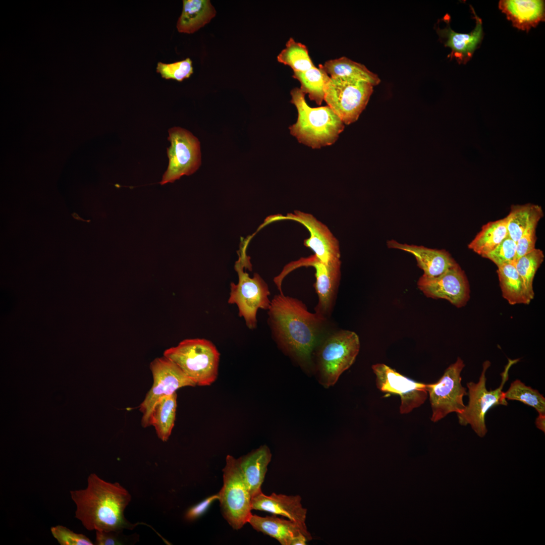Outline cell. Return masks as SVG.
Wrapping results in <instances>:
<instances>
[{
	"instance_id": "cell-18",
	"label": "cell",
	"mask_w": 545,
	"mask_h": 545,
	"mask_svg": "<svg viewBox=\"0 0 545 545\" xmlns=\"http://www.w3.org/2000/svg\"><path fill=\"white\" fill-rule=\"evenodd\" d=\"M256 530L277 540L282 545H305L312 539L308 531L290 519L276 515L261 517L252 514L248 522Z\"/></svg>"
},
{
	"instance_id": "cell-10",
	"label": "cell",
	"mask_w": 545,
	"mask_h": 545,
	"mask_svg": "<svg viewBox=\"0 0 545 545\" xmlns=\"http://www.w3.org/2000/svg\"><path fill=\"white\" fill-rule=\"evenodd\" d=\"M341 265L340 259L325 263L313 254L288 264L281 274L275 278L274 282L280 289L283 279L291 271L301 266L313 267L316 279L314 287L318 297V302L314 308L315 313L321 317L329 319L335 303L340 283Z\"/></svg>"
},
{
	"instance_id": "cell-28",
	"label": "cell",
	"mask_w": 545,
	"mask_h": 545,
	"mask_svg": "<svg viewBox=\"0 0 545 545\" xmlns=\"http://www.w3.org/2000/svg\"><path fill=\"white\" fill-rule=\"evenodd\" d=\"M498 275L503 297L511 305L528 304V298L514 263L498 267Z\"/></svg>"
},
{
	"instance_id": "cell-34",
	"label": "cell",
	"mask_w": 545,
	"mask_h": 545,
	"mask_svg": "<svg viewBox=\"0 0 545 545\" xmlns=\"http://www.w3.org/2000/svg\"><path fill=\"white\" fill-rule=\"evenodd\" d=\"M483 257L490 260L498 267L514 263L516 258V242L508 235L497 247Z\"/></svg>"
},
{
	"instance_id": "cell-14",
	"label": "cell",
	"mask_w": 545,
	"mask_h": 545,
	"mask_svg": "<svg viewBox=\"0 0 545 545\" xmlns=\"http://www.w3.org/2000/svg\"><path fill=\"white\" fill-rule=\"evenodd\" d=\"M372 369L378 390L400 396L401 414L410 413L426 401V384L410 379L383 363L374 364Z\"/></svg>"
},
{
	"instance_id": "cell-26",
	"label": "cell",
	"mask_w": 545,
	"mask_h": 545,
	"mask_svg": "<svg viewBox=\"0 0 545 545\" xmlns=\"http://www.w3.org/2000/svg\"><path fill=\"white\" fill-rule=\"evenodd\" d=\"M507 217L489 222L468 244V248L481 256L493 250L508 235Z\"/></svg>"
},
{
	"instance_id": "cell-2",
	"label": "cell",
	"mask_w": 545,
	"mask_h": 545,
	"mask_svg": "<svg viewBox=\"0 0 545 545\" xmlns=\"http://www.w3.org/2000/svg\"><path fill=\"white\" fill-rule=\"evenodd\" d=\"M70 496L76 506L75 517L88 530H132L140 524L132 523L125 517L132 498L118 482H107L91 473L86 488L71 490Z\"/></svg>"
},
{
	"instance_id": "cell-33",
	"label": "cell",
	"mask_w": 545,
	"mask_h": 545,
	"mask_svg": "<svg viewBox=\"0 0 545 545\" xmlns=\"http://www.w3.org/2000/svg\"><path fill=\"white\" fill-rule=\"evenodd\" d=\"M156 70L162 78L179 82L189 78L193 73L192 62L190 58L170 64L158 62Z\"/></svg>"
},
{
	"instance_id": "cell-22",
	"label": "cell",
	"mask_w": 545,
	"mask_h": 545,
	"mask_svg": "<svg viewBox=\"0 0 545 545\" xmlns=\"http://www.w3.org/2000/svg\"><path fill=\"white\" fill-rule=\"evenodd\" d=\"M271 458L269 449L263 445L237 459L241 472L252 498L262 492L261 486Z\"/></svg>"
},
{
	"instance_id": "cell-4",
	"label": "cell",
	"mask_w": 545,
	"mask_h": 545,
	"mask_svg": "<svg viewBox=\"0 0 545 545\" xmlns=\"http://www.w3.org/2000/svg\"><path fill=\"white\" fill-rule=\"evenodd\" d=\"M356 333L345 330H330L322 338L313 355V370L319 383L328 388L354 362L360 350Z\"/></svg>"
},
{
	"instance_id": "cell-20",
	"label": "cell",
	"mask_w": 545,
	"mask_h": 545,
	"mask_svg": "<svg viewBox=\"0 0 545 545\" xmlns=\"http://www.w3.org/2000/svg\"><path fill=\"white\" fill-rule=\"evenodd\" d=\"M387 245L389 248L403 250L414 255L417 265L424 272L423 275L428 277H438L458 264L445 250L402 244L394 240L388 241Z\"/></svg>"
},
{
	"instance_id": "cell-29",
	"label": "cell",
	"mask_w": 545,
	"mask_h": 545,
	"mask_svg": "<svg viewBox=\"0 0 545 545\" xmlns=\"http://www.w3.org/2000/svg\"><path fill=\"white\" fill-rule=\"evenodd\" d=\"M292 77L298 80L300 89L308 94L311 100L320 105L324 100L325 88L330 76L321 68L316 66L304 72H294Z\"/></svg>"
},
{
	"instance_id": "cell-40",
	"label": "cell",
	"mask_w": 545,
	"mask_h": 545,
	"mask_svg": "<svg viewBox=\"0 0 545 545\" xmlns=\"http://www.w3.org/2000/svg\"><path fill=\"white\" fill-rule=\"evenodd\" d=\"M71 215L75 220H78V221H81L82 222H90V220H85L83 219L82 217L79 216V215L78 214V213H77L76 212H73L72 213H71Z\"/></svg>"
},
{
	"instance_id": "cell-30",
	"label": "cell",
	"mask_w": 545,
	"mask_h": 545,
	"mask_svg": "<svg viewBox=\"0 0 545 545\" xmlns=\"http://www.w3.org/2000/svg\"><path fill=\"white\" fill-rule=\"evenodd\" d=\"M277 60L289 66L293 72H304L315 67L309 55L307 46L292 37L286 42L285 48L278 55Z\"/></svg>"
},
{
	"instance_id": "cell-38",
	"label": "cell",
	"mask_w": 545,
	"mask_h": 545,
	"mask_svg": "<svg viewBox=\"0 0 545 545\" xmlns=\"http://www.w3.org/2000/svg\"><path fill=\"white\" fill-rule=\"evenodd\" d=\"M219 495L217 494L208 497L188 509L185 515V518L188 521H193L200 517L207 510L210 505L216 500H219Z\"/></svg>"
},
{
	"instance_id": "cell-17",
	"label": "cell",
	"mask_w": 545,
	"mask_h": 545,
	"mask_svg": "<svg viewBox=\"0 0 545 545\" xmlns=\"http://www.w3.org/2000/svg\"><path fill=\"white\" fill-rule=\"evenodd\" d=\"M470 7L475 20V26L470 33H457L453 30L450 27L451 18L448 14L443 19L446 23V26L443 29L438 27L436 29L441 41L446 47L451 49L448 57L451 60L455 59L459 64H466L471 59L475 50L479 47L484 36L482 20L472 7L470 6Z\"/></svg>"
},
{
	"instance_id": "cell-6",
	"label": "cell",
	"mask_w": 545,
	"mask_h": 545,
	"mask_svg": "<svg viewBox=\"0 0 545 545\" xmlns=\"http://www.w3.org/2000/svg\"><path fill=\"white\" fill-rule=\"evenodd\" d=\"M234 267L238 276V282L237 284L231 283L228 303L237 306L239 315L244 318L248 328L253 329L257 324L258 310H268L270 306V292L267 284L259 274L255 273L250 278L244 271V268L252 269L250 257L246 255L244 249L239 253V259Z\"/></svg>"
},
{
	"instance_id": "cell-27",
	"label": "cell",
	"mask_w": 545,
	"mask_h": 545,
	"mask_svg": "<svg viewBox=\"0 0 545 545\" xmlns=\"http://www.w3.org/2000/svg\"><path fill=\"white\" fill-rule=\"evenodd\" d=\"M543 216L542 209L538 205L529 203L511 206L507 216L508 236L516 242L529 226L538 223Z\"/></svg>"
},
{
	"instance_id": "cell-5",
	"label": "cell",
	"mask_w": 545,
	"mask_h": 545,
	"mask_svg": "<svg viewBox=\"0 0 545 545\" xmlns=\"http://www.w3.org/2000/svg\"><path fill=\"white\" fill-rule=\"evenodd\" d=\"M164 356L175 363L196 385L209 386L217 378L220 353L210 341L185 339L166 350Z\"/></svg>"
},
{
	"instance_id": "cell-19",
	"label": "cell",
	"mask_w": 545,
	"mask_h": 545,
	"mask_svg": "<svg viewBox=\"0 0 545 545\" xmlns=\"http://www.w3.org/2000/svg\"><path fill=\"white\" fill-rule=\"evenodd\" d=\"M299 495L272 493L267 496L261 492L252 498V509L284 516L308 531L306 525L307 509L303 507Z\"/></svg>"
},
{
	"instance_id": "cell-9",
	"label": "cell",
	"mask_w": 545,
	"mask_h": 545,
	"mask_svg": "<svg viewBox=\"0 0 545 545\" xmlns=\"http://www.w3.org/2000/svg\"><path fill=\"white\" fill-rule=\"evenodd\" d=\"M370 83L347 78H331L325 88L324 100L344 124L357 120L373 92Z\"/></svg>"
},
{
	"instance_id": "cell-25",
	"label": "cell",
	"mask_w": 545,
	"mask_h": 545,
	"mask_svg": "<svg viewBox=\"0 0 545 545\" xmlns=\"http://www.w3.org/2000/svg\"><path fill=\"white\" fill-rule=\"evenodd\" d=\"M321 68L331 78L342 77L367 82L372 86L378 85L380 80L377 74L371 72L364 65L342 57L330 60Z\"/></svg>"
},
{
	"instance_id": "cell-7",
	"label": "cell",
	"mask_w": 545,
	"mask_h": 545,
	"mask_svg": "<svg viewBox=\"0 0 545 545\" xmlns=\"http://www.w3.org/2000/svg\"><path fill=\"white\" fill-rule=\"evenodd\" d=\"M519 361V359H508L504 370L501 374L502 381L500 386L494 390H487L486 387L485 373L490 365L488 360L482 364V370L477 383L467 384L468 389L469 402L463 412L457 414L459 423L461 425L470 424L472 429L480 437H484L487 432L485 417L487 411L493 407L502 405L507 406V400L503 398V389L509 379V371L513 365Z\"/></svg>"
},
{
	"instance_id": "cell-32",
	"label": "cell",
	"mask_w": 545,
	"mask_h": 545,
	"mask_svg": "<svg viewBox=\"0 0 545 545\" xmlns=\"http://www.w3.org/2000/svg\"><path fill=\"white\" fill-rule=\"evenodd\" d=\"M506 400L519 401L534 408L539 415H545V398L537 390L526 386L520 380L513 382L509 389L503 393Z\"/></svg>"
},
{
	"instance_id": "cell-37",
	"label": "cell",
	"mask_w": 545,
	"mask_h": 545,
	"mask_svg": "<svg viewBox=\"0 0 545 545\" xmlns=\"http://www.w3.org/2000/svg\"><path fill=\"white\" fill-rule=\"evenodd\" d=\"M537 224L535 223L529 226L516 242V260L535 248L536 228Z\"/></svg>"
},
{
	"instance_id": "cell-13",
	"label": "cell",
	"mask_w": 545,
	"mask_h": 545,
	"mask_svg": "<svg viewBox=\"0 0 545 545\" xmlns=\"http://www.w3.org/2000/svg\"><path fill=\"white\" fill-rule=\"evenodd\" d=\"M153 385L139 406L142 413L141 425L149 426V417L155 403L161 397L173 394L184 387H194L195 384L173 362L164 356L154 359L150 364Z\"/></svg>"
},
{
	"instance_id": "cell-24",
	"label": "cell",
	"mask_w": 545,
	"mask_h": 545,
	"mask_svg": "<svg viewBox=\"0 0 545 545\" xmlns=\"http://www.w3.org/2000/svg\"><path fill=\"white\" fill-rule=\"evenodd\" d=\"M176 392L160 398L154 404L149 417L158 438L167 442L174 427L177 410Z\"/></svg>"
},
{
	"instance_id": "cell-35",
	"label": "cell",
	"mask_w": 545,
	"mask_h": 545,
	"mask_svg": "<svg viewBox=\"0 0 545 545\" xmlns=\"http://www.w3.org/2000/svg\"><path fill=\"white\" fill-rule=\"evenodd\" d=\"M54 538L61 545H93L90 539L83 534L77 533L65 526L58 525L50 528Z\"/></svg>"
},
{
	"instance_id": "cell-39",
	"label": "cell",
	"mask_w": 545,
	"mask_h": 545,
	"mask_svg": "<svg viewBox=\"0 0 545 545\" xmlns=\"http://www.w3.org/2000/svg\"><path fill=\"white\" fill-rule=\"evenodd\" d=\"M536 427L543 431H545V415H539L536 418L535 421Z\"/></svg>"
},
{
	"instance_id": "cell-21",
	"label": "cell",
	"mask_w": 545,
	"mask_h": 545,
	"mask_svg": "<svg viewBox=\"0 0 545 545\" xmlns=\"http://www.w3.org/2000/svg\"><path fill=\"white\" fill-rule=\"evenodd\" d=\"M544 8L542 0H501L499 2V9L512 22L513 27L526 32L536 27L540 22L544 21Z\"/></svg>"
},
{
	"instance_id": "cell-8",
	"label": "cell",
	"mask_w": 545,
	"mask_h": 545,
	"mask_svg": "<svg viewBox=\"0 0 545 545\" xmlns=\"http://www.w3.org/2000/svg\"><path fill=\"white\" fill-rule=\"evenodd\" d=\"M223 471V485L218 493L222 514L234 529H239L248 522L252 514V497L237 459L227 455Z\"/></svg>"
},
{
	"instance_id": "cell-3",
	"label": "cell",
	"mask_w": 545,
	"mask_h": 545,
	"mask_svg": "<svg viewBox=\"0 0 545 545\" xmlns=\"http://www.w3.org/2000/svg\"><path fill=\"white\" fill-rule=\"evenodd\" d=\"M291 102L297 108L296 122L289 127L290 133L298 141L312 148L334 143L344 129L341 119L328 105L312 107L307 103L301 90L295 87L290 92Z\"/></svg>"
},
{
	"instance_id": "cell-12",
	"label": "cell",
	"mask_w": 545,
	"mask_h": 545,
	"mask_svg": "<svg viewBox=\"0 0 545 545\" xmlns=\"http://www.w3.org/2000/svg\"><path fill=\"white\" fill-rule=\"evenodd\" d=\"M168 132L171 144L167 148L169 165L159 182L161 185L193 174L201 163L200 142L195 136L180 127L170 128Z\"/></svg>"
},
{
	"instance_id": "cell-16",
	"label": "cell",
	"mask_w": 545,
	"mask_h": 545,
	"mask_svg": "<svg viewBox=\"0 0 545 545\" xmlns=\"http://www.w3.org/2000/svg\"><path fill=\"white\" fill-rule=\"evenodd\" d=\"M275 220L287 219L297 222L305 227L310 237L304 240V245L311 249L320 261L329 263L340 259L339 242L328 227L312 214L300 210L288 213L286 216L273 217Z\"/></svg>"
},
{
	"instance_id": "cell-23",
	"label": "cell",
	"mask_w": 545,
	"mask_h": 545,
	"mask_svg": "<svg viewBox=\"0 0 545 545\" xmlns=\"http://www.w3.org/2000/svg\"><path fill=\"white\" fill-rule=\"evenodd\" d=\"M182 14L177 23L181 33H193L209 23L216 11L209 0H184Z\"/></svg>"
},
{
	"instance_id": "cell-36",
	"label": "cell",
	"mask_w": 545,
	"mask_h": 545,
	"mask_svg": "<svg viewBox=\"0 0 545 545\" xmlns=\"http://www.w3.org/2000/svg\"><path fill=\"white\" fill-rule=\"evenodd\" d=\"M96 545H119L134 544L139 540V535H126L123 530L105 531L96 530Z\"/></svg>"
},
{
	"instance_id": "cell-31",
	"label": "cell",
	"mask_w": 545,
	"mask_h": 545,
	"mask_svg": "<svg viewBox=\"0 0 545 545\" xmlns=\"http://www.w3.org/2000/svg\"><path fill=\"white\" fill-rule=\"evenodd\" d=\"M544 258L543 251L535 248L530 252L523 255L514 262L516 269L522 282L526 294L531 301L534 293L533 289V281L536 271Z\"/></svg>"
},
{
	"instance_id": "cell-15",
	"label": "cell",
	"mask_w": 545,
	"mask_h": 545,
	"mask_svg": "<svg viewBox=\"0 0 545 545\" xmlns=\"http://www.w3.org/2000/svg\"><path fill=\"white\" fill-rule=\"evenodd\" d=\"M417 286L426 297L447 300L457 307L464 306L469 299L468 282L458 264L436 277L423 275Z\"/></svg>"
},
{
	"instance_id": "cell-1",
	"label": "cell",
	"mask_w": 545,
	"mask_h": 545,
	"mask_svg": "<svg viewBox=\"0 0 545 545\" xmlns=\"http://www.w3.org/2000/svg\"><path fill=\"white\" fill-rule=\"evenodd\" d=\"M268 310V321L278 347L308 372L313 370V355L330 330L328 319L309 311L301 300L275 295Z\"/></svg>"
},
{
	"instance_id": "cell-11",
	"label": "cell",
	"mask_w": 545,
	"mask_h": 545,
	"mask_svg": "<svg viewBox=\"0 0 545 545\" xmlns=\"http://www.w3.org/2000/svg\"><path fill=\"white\" fill-rule=\"evenodd\" d=\"M464 366L463 361L458 357L437 382L426 384L432 422L440 420L449 413L460 414L464 411L466 405L463 402V397L468 395L466 389L461 384V372Z\"/></svg>"
}]
</instances>
